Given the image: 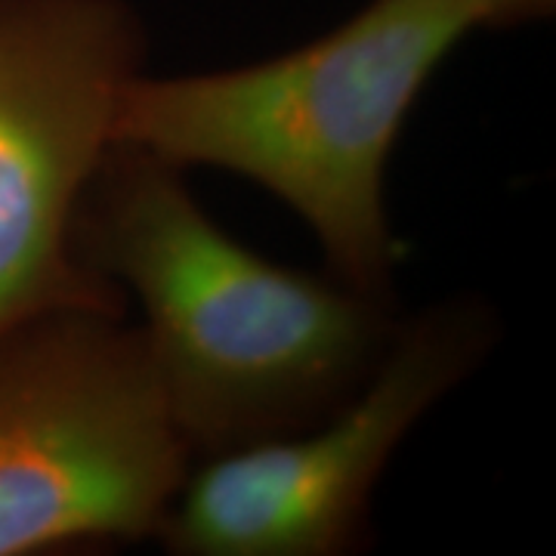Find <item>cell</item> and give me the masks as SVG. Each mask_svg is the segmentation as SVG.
I'll list each match as a JSON object with an SVG mask.
<instances>
[{
  "label": "cell",
  "instance_id": "1",
  "mask_svg": "<svg viewBox=\"0 0 556 556\" xmlns=\"http://www.w3.org/2000/svg\"><path fill=\"white\" fill-rule=\"evenodd\" d=\"M75 251L137 303L195 460L331 415L375 371L402 318L393 294L251 251L201 207L182 167L124 142L84 192Z\"/></svg>",
  "mask_w": 556,
  "mask_h": 556
},
{
  "label": "cell",
  "instance_id": "2",
  "mask_svg": "<svg viewBox=\"0 0 556 556\" xmlns=\"http://www.w3.org/2000/svg\"><path fill=\"white\" fill-rule=\"evenodd\" d=\"M479 31L464 0H368L321 38L217 72L124 87L115 142L248 179L316 236L328 273L393 294L387 167L417 100Z\"/></svg>",
  "mask_w": 556,
  "mask_h": 556
},
{
  "label": "cell",
  "instance_id": "3",
  "mask_svg": "<svg viewBox=\"0 0 556 556\" xmlns=\"http://www.w3.org/2000/svg\"><path fill=\"white\" fill-rule=\"evenodd\" d=\"M192 464L127 309L60 306L0 338V556L159 541Z\"/></svg>",
  "mask_w": 556,
  "mask_h": 556
},
{
  "label": "cell",
  "instance_id": "4",
  "mask_svg": "<svg viewBox=\"0 0 556 556\" xmlns=\"http://www.w3.org/2000/svg\"><path fill=\"white\" fill-rule=\"evenodd\" d=\"M497 343L495 309L448 298L399 318L375 371L288 437L199 457L159 544L174 556H343L371 532L380 479L420 420Z\"/></svg>",
  "mask_w": 556,
  "mask_h": 556
},
{
  "label": "cell",
  "instance_id": "5",
  "mask_svg": "<svg viewBox=\"0 0 556 556\" xmlns=\"http://www.w3.org/2000/svg\"><path fill=\"white\" fill-rule=\"evenodd\" d=\"M142 68L127 0H0V338L60 306L127 309L80 263L75 223Z\"/></svg>",
  "mask_w": 556,
  "mask_h": 556
},
{
  "label": "cell",
  "instance_id": "6",
  "mask_svg": "<svg viewBox=\"0 0 556 556\" xmlns=\"http://www.w3.org/2000/svg\"><path fill=\"white\" fill-rule=\"evenodd\" d=\"M477 20V28H522L547 20L556 0H464Z\"/></svg>",
  "mask_w": 556,
  "mask_h": 556
}]
</instances>
